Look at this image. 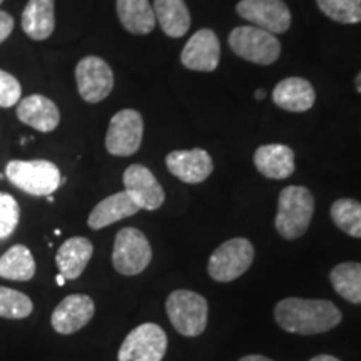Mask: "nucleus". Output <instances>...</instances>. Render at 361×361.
<instances>
[{"instance_id":"nucleus-1","label":"nucleus","mask_w":361,"mask_h":361,"mask_svg":"<svg viewBox=\"0 0 361 361\" xmlns=\"http://www.w3.org/2000/svg\"><path fill=\"white\" fill-rule=\"evenodd\" d=\"M341 311L328 300L284 298L274 308L279 328L295 335H322L341 323Z\"/></svg>"},{"instance_id":"nucleus-2","label":"nucleus","mask_w":361,"mask_h":361,"mask_svg":"<svg viewBox=\"0 0 361 361\" xmlns=\"http://www.w3.org/2000/svg\"><path fill=\"white\" fill-rule=\"evenodd\" d=\"M314 213V200L305 186H288L279 192L274 228L288 241L301 238L310 228Z\"/></svg>"},{"instance_id":"nucleus-3","label":"nucleus","mask_w":361,"mask_h":361,"mask_svg":"<svg viewBox=\"0 0 361 361\" xmlns=\"http://www.w3.org/2000/svg\"><path fill=\"white\" fill-rule=\"evenodd\" d=\"M6 176L16 188L30 196H52L62 183L61 171L54 162L45 159L11 161Z\"/></svg>"},{"instance_id":"nucleus-4","label":"nucleus","mask_w":361,"mask_h":361,"mask_svg":"<svg viewBox=\"0 0 361 361\" xmlns=\"http://www.w3.org/2000/svg\"><path fill=\"white\" fill-rule=\"evenodd\" d=\"M207 301L196 291H173L166 301V313L179 335L196 338L207 326Z\"/></svg>"},{"instance_id":"nucleus-5","label":"nucleus","mask_w":361,"mask_h":361,"mask_svg":"<svg viewBox=\"0 0 361 361\" xmlns=\"http://www.w3.org/2000/svg\"><path fill=\"white\" fill-rule=\"evenodd\" d=\"M229 47L238 57L258 66H271L279 59L281 44L276 35L259 27H236L229 34Z\"/></svg>"},{"instance_id":"nucleus-6","label":"nucleus","mask_w":361,"mask_h":361,"mask_svg":"<svg viewBox=\"0 0 361 361\" xmlns=\"http://www.w3.org/2000/svg\"><path fill=\"white\" fill-rule=\"evenodd\" d=\"M255 259V247L246 238H233L213 251L207 273L218 283H231L246 273Z\"/></svg>"},{"instance_id":"nucleus-7","label":"nucleus","mask_w":361,"mask_h":361,"mask_svg":"<svg viewBox=\"0 0 361 361\" xmlns=\"http://www.w3.org/2000/svg\"><path fill=\"white\" fill-rule=\"evenodd\" d=\"M152 250L146 234L137 228H123L116 234L112 264L124 276H135L151 264Z\"/></svg>"},{"instance_id":"nucleus-8","label":"nucleus","mask_w":361,"mask_h":361,"mask_svg":"<svg viewBox=\"0 0 361 361\" xmlns=\"http://www.w3.org/2000/svg\"><path fill=\"white\" fill-rule=\"evenodd\" d=\"M168 350V335L159 324L144 323L126 336L119 348V361H162Z\"/></svg>"},{"instance_id":"nucleus-9","label":"nucleus","mask_w":361,"mask_h":361,"mask_svg":"<svg viewBox=\"0 0 361 361\" xmlns=\"http://www.w3.org/2000/svg\"><path fill=\"white\" fill-rule=\"evenodd\" d=\"M144 135L142 116L134 109H123L111 119L106 134V149L112 156L128 157L139 151Z\"/></svg>"},{"instance_id":"nucleus-10","label":"nucleus","mask_w":361,"mask_h":361,"mask_svg":"<svg viewBox=\"0 0 361 361\" xmlns=\"http://www.w3.org/2000/svg\"><path fill=\"white\" fill-rule=\"evenodd\" d=\"M75 82L80 97L89 104L106 99L114 89V74L111 66L97 56H87L75 66Z\"/></svg>"},{"instance_id":"nucleus-11","label":"nucleus","mask_w":361,"mask_h":361,"mask_svg":"<svg viewBox=\"0 0 361 361\" xmlns=\"http://www.w3.org/2000/svg\"><path fill=\"white\" fill-rule=\"evenodd\" d=\"M236 12L271 34H284L291 25V12L283 0H241Z\"/></svg>"},{"instance_id":"nucleus-12","label":"nucleus","mask_w":361,"mask_h":361,"mask_svg":"<svg viewBox=\"0 0 361 361\" xmlns=\"http://www.w3.org/2000/svg\"><path fill=\"white\" fill-rule=\"evenodd\" d=\"M123 183L124 191L139 206V209L156 211L166 200L164 189H162L159 180L142 164L129 166L124 171Z\"/></svg>"},{"instance_id":"nucleus-13","label":"nucleus","mask_w":361,"mask_h":361,"mask_svg":"<svg viewBox=\"0 0 361 361\" xmlns=\"http://www.w3.org/2000/svg\"><path fill=\"white\" fill-rule=\"evenodd\" d=\"M221 44L211 29H201L188 40L180 52V62L189 71L213 72L218 69Z\"/></svg>"},{"instance_id":"nucleus-14","label":"nucleus","mask_w":361,"mask_h":361,"mask_svg":"<svg viewBox=\"0 0 361 361\" xmlns=\"http://www.w3.org/2000/svg\"><path fill=\"white\" fill-rule=\"evenodd\" d=\"M96 313V305L87 295H69L54 310L51 323L59 335H74L82 329Z\"/></svg>"},{"instance_id":"nucleus-15","label":"nucleus","mask_w":361,"mask_h":361,"mask_svg":"<svg viewBox=\"0 0 361 361\" xmlns=\"http://www.w3.org/2000/svg\"><path fill=\"white\" fill-rule=\"evenodd\" d=\"M169 173L186 184H200L209 178L214 164L204 149L173 151L166 157Z\"/></svg>"},{"instance_id":"nucleus-16","label":"nucleus","mask_w":361,"mask_h":361,"mask_svg":"<svg viewBox=\"0 0 361 361\" xmlns=\"http://www.w3.org/2000/svg\"><path fill=\"white\" fill-rule=\"evenodd\" d=\"M17 117L22 124L29 126L39 133H52L61 123V112L56 102L49 97L32 94L17 104Z\"/></svg>"},{"instance_id":"nucleus-17","label":"nucleus","mask_w":361,"mask_h":361,"mask_svg":"<svg viewBox=\"0 0 361 361\" xmlns=\"http://www.w3.org/2000/svg\"><path fill=\"white\" fill-rule=\"evenodd\" d=\"M255 166L264 178L286 179L295 173V152L284 144H266L256 149Z\"/></svg>"},{"instance_id":"nucleus-18","label":"nucleus","mask_w":361,"mask_h":361,"mask_svg":"<svg viewBox=\"0 0 361 361\" xmlns=\"http://www.w3.org/2000/svg\"><path fill=\"white\" fill-rule=\"evenodd\" d=\"M316 99L311 82L303 78L283 79L273 90V102L279 109L290 112H306L313 107Z\"/></svg>"},{"instance_id":"nucleus-19","label":"nucleus","mask_w":361,"mask_h":361,"mask_svg":"<svg viewBox=\"0 0 361 361\" xmlns=\"http://www.w3.org/2000/svg\"><path fill=\"white\" fill-rule=\"evenodd\" d=\"M94 255V246L87 238L75 236L62 243L57 250L56 263L59 273L66 279H78L84 273Z\"/></svg>"},{"instance_id":"nucleus-20","label":"nucleus","mask_w":361,"mask_h":361,"mask_svg":"<svg viewBox=\"0 0 361 361\" xmlns=\"http://www.w3.org/2000/svg\"><path fill=\"white\" fill-rule=\"evenodd\" d=\"M56 29V2L29 0L22 12V30L32 40H45Z\"/></svg>"},{"instance_id":"nucleus-21","label":"nucleus","mask_w":361,"mask_h":361,"mask_svg":"<svg viewBox=\"0 0 361 361\" xmlns=\"http://www.w3.org/2000/svg\"><path fill=\"white\" fill-rule=\"evenodd\" d=\"M139 211V206L130 200L126 191L116 192L112 196L102 200L94 207L92 213L89 214L87 224L90 229H102L107 226L117 223V221L130 218Z\"/></svg>"},{"instance_id":"nucleus-22","label":"nucleus","mask_w":361,"mask_h":361,"mask_svg":"<svg viewBox=\"0 0 361 361\" xmlns=\"http://www.w3.org/2000/svg\"><path fill=\"white\" fill-rule=\"evenodd\" d=\"M154 16L168 37L179 39L188 34L191 27V13L184 0H154Z\"/></svg>"},{"instance_id":"nucleus-23","label":"nucleus","mask_w":361,"mask_h":361,"mask_svg":"<svg viewBox=\"0 0 361 361\" xmlns=\"http://www.w3.org/2000/svg\"><path fill=\"white\" fill-rule=\"evenodd\" d=\"M117 16L128 32L147 35L154 30L156 16L149 0H117Z\"/></svg>"},{"instance_id":"nucleus-24","label":"nucleus","mask_w":361,"mask_h":361,"mask_svg":"<svg viewBox=\"0 0 361 361\" xmlns=\"http://www.w3.org/2000/svg\"><path fill=\"white\" fill-rule=\"evenodd\" d=\"M35 276V261L30 250L16 245L0 256V278L11 281H30Z\"/></svg>"},{"instance_id":"nucleus-25","label":"nucleus","mask_w":361,"mask_h":361,"mask_svg":"<svg viewBox=\"0 0 361 361\" xmlns=\"http://www.w3.org/2000/svg\"><path fill=\"white\" fill-rule=\"evenodd\" d=\"M333 290L343 300L361 305V263H341L329 273Z\"/></svg>"},{"instance_id":"nucleus-26","label":"nucleus","mask_w":361,"mask_h":361,"mask_svg":"<svg viewBox=\"0 0 361 361\" xmlns=\"http://www.w3.org/2000/svg\"><path fill=\"white\" fill-rule=\"evenodd\" d=\"M333 223L351 238H361V202L343 197L333 202L331 211Z\"/></svg>"},{"instance_id":"nucleus-27","label":"nucleus","mask_w":361,"mask_h":361,"mask_svg":"<svg viewBox=\"0 0 361 361\" xmlns=\"http://www.w3.org/2000/svg\"><path fill=\"white\" fill-rule=\"evenodd\" d=\"M34 303L24 293L0 286V318L24 319L32 314Z\"/></svg>"},{"instance_id":"nucleus-28","label":"nucleus","mask_w":361,"mask_h":361,"mask_svg":"<svg viewBox=\"0 0 361 361\" xmlns=\"http://www.w3.org/2000/svg\"><path fill=\"white\" fill-rule=\"evenodd\" d=\"M319 11L338 24H360L361 0H316Z\"/></svg>"},{"instance_id":"nucleus-29","label":"nucleus","mask_w":361,"mask_h":361,"mask_svg":"<svg viewBox=\"0 0 361 361\" xmlns=\"http://www.w3.org/2000/svg\"><path fill=\"white\" fill-rule=\"evenodd\" d=\"M20 218V207L11 194L0 192V239H7L16 231Z\"/></svg>"},{"instance_id":"nucleus-30","label":"nucleus","mask_w":361,"mask_h":361,"mask_svg":"<svg viewBox=\"0 0 361 361\" xmlns=\"http://www.w3.org/2000/svg\"><path fill=\"white\" fill-rule=\"evenodd\" d=\"M22 96L20 82L13 78L12 74L0 69V107L8 109V107L17 106Z\"/></svg>"},{"instance_id":"nucleus-31","label":"nucleus","mask_w":361,"mask_h":361,"mask_svg":"<svg viewBox=\"0 0 361 361\" xmlns=\"http://www.w3.org/2000/svg\"><path fill=\"white\" fill-rule=\"evenodd\" d=\"M13 30V19L11 13L0 11V44L4 42V40L8 39V35L12 34Z\"/></svg>"},{"instance_id":"nucleus-32","label":"nucleus","mask_w":361,"mask_h":361,"mask_svg":"<svg viewBox=\"0 0 361 361\" xmlns=\"http://www.w3.org/2000/svg\"><path fill=\"white\" fill-rule=\"evenodd\" d=\"M239 361H273V360L266 358L263 355H247V356H243Z\"/></svg>"},{"instance_id":"nucleus-33","label":"nucleus","mask_w":361,"mask_h":361,"mask_svg":"<svg viewBox=\"0 0 361 361\" xmlns=\"http://www.w3.org/2000/svg\"><path fill=\"white\" fill-rule=\"evenodd\" d=\"M310 361H341V360H338L331 355H318V356H314V358H311Z\"/></svg>"},{"instance_id":"nucleus-34","label":"nucleus","mask_w":361,"mask_h":361,"mask_svg":"<svg viewBox=\"0 0 361 361\" xmlns=\"http://www.w3.org/2000/svg\"><path fill=\"white\" fill-rule=\"evenodd\" d=\"M355 87H356V90H358V92L361 94V72L358 75H356V79H355Z\"/></svg>"},{"instance_id":"nucleus-35","label":"nucleus","mask_w":361,"mask_h":361,"mask_svg":"<svg viewBox=\"0 0 361 361\" xmlns=\"http://www.w3.org/2000/svg\"><path fill=\"white\" fill-rule=\"evenodd\" d=\"M56 281H57L59 286H64V283H66V278L62 276L61 273H59V274H57V278H56Z\"/></svg>"},{"instance_id":"nucleus-36","label":"nucleus","mask_w":361,"mask_h":361,"mask_svg":"<svg viewBox=\"0 0 361 361\" xmlns=\"http://www.w3.org/2000/svg\"><path fill=\"white\" fill-rule=\"evenodd\" d=\"M255 97H256V99H259V101H261V99H264V97H266V92H264V90H263V89H259V90H256V94H255Z\"/></svg>"},{"instance_id":"nucleus-37","label":"nucleus","mask_w":361,"mask_h":361,"mask_svg":"<svg viewBox=\"0 0 361 361\" xmlns=\"http://www.w3.org/2000/svg\"><path fill=\"white\" fill-rule=\"evenodd\" d=\"M4 2V0H0V4H2Z\"/></svg>"}]
</instances>
